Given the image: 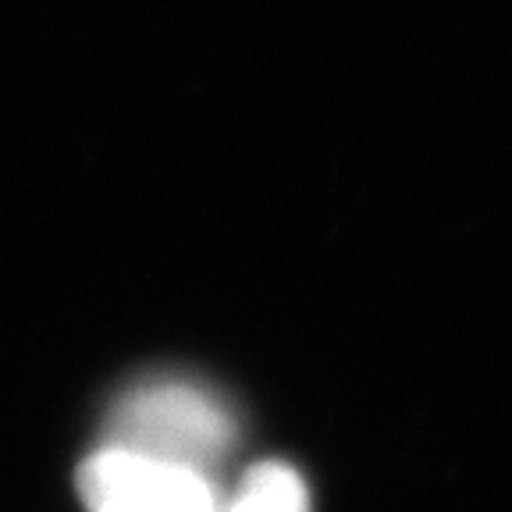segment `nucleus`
I'll return each mask as SVG.
<instances>
[{
    "instance_id": "1",
    "label": "nucleus",
    "mask_w": 512,
    "mask_h": 512,
    "mask_svg": "<svg viewBox=\"0 0 512 512\" xmlns=\"http://www.w3.org/2000/svg\"><path fill=\"white\" fill-rule=\"evenodd\" d=\"M235 424L228 409L196 384L157 381L121 399L111 416V445L185 463L207 473L232 448Z\"/></svg>"
},
{
    "instance_id": "2",
    "label": "nucleus",
    "mask_w": 512,
    "mask_h": 512,
    "mask_svg": "<svg viewBox=\"0 0 512 512\" xmlns=\"http://www.w3.org/2000/svg\"><path fill=\"white\" fill-rule=\"evenodd\" d=\"M79 491L89 512H217L221 505L207 473L121 445L82 463Z\"/></svg>"
},
{
    "instance_id": "3",
    "label": "nucleus",
    "mask_w": 512,
    "mask_h": 512,
    "mask_svg": "<svg viewBox=\"0 0 512 512\" xmlns=\"http://www.w3.org/2000/svg\"><path fill=\"white\" fill-rule=\"evenodd\" d=\"M217 512H310L306 484L292 466L260 463L242 477L235 495Z\"/></svg>"
}]
</instances>
